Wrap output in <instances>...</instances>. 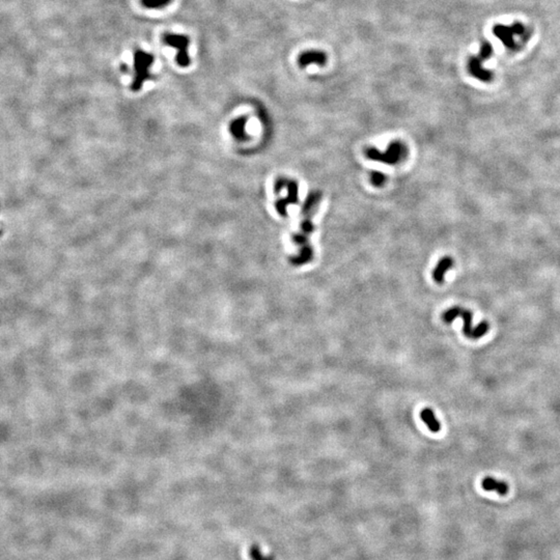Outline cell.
<instances>
[{
	"instance_id": "obj_1",
	"label": "cell",
	"mask_w": 560,
	"mask_h": 560,
	"mask_svg": "<svg viewBox=\"0 0 560 560\" xmlns=\"http://www.w3.org/2000/svg\"><path fill=\"white\" fill-rule=\"evenodd\" d=\"M407 146L400 142V140H393L389 144L386 152H380L376 148H366L364 155L368 160L378 161L382 163H386L389 165H394L402 162L408 156Z\"/></svg>"
},
{
	"instance_id": "obj_2",
	"label": "cell",
	"mask_w": 560,
	"mask_h": 560,
	"mask_svg": "<svg viewBox=\"0 0 560 560\" xmlns=\"http://www.w3.org/2000/svg\"><path fill=\"white\" fill-rule=\"evenodd\" d=\"M154 60V56L148 52L140 49L134 52V79L131 86L134 91H138L143 87L145 81L152 78L150 66Z\"/></svg>"
},
{
	"instance_id": "obj_3",
	"label": "cell",
	"mask_w": 560,
	"mask_h": 560,
	"mask_svg": "<svg viewBox=\"0 0 560 560\" xmlns=\"http://www.w3.org/2000/svg\"><path fill=\"white\" fill-rule=\"evenodd\" d=\"M163 43L167 46L173 47L178 50L177 62L182 67H187L190 64V57L188 53V47L190 40L183 34L165 33L163 34Z\"/></svg>"
},
{
	"instance_id": "obj_4",
	"label": "cell",
	"mask_w": 560,
	"mask_h": 560,
	"mask_svg": "<svg viewBox=\"0 0 560 560\" xmlns=\"http://www.w3.org/2000/svg\"><path fill=\"white\" fill-rule=\"evenodd\" d=\"M472 312L470 310L464 309L460 306H454L446 310L442 314V319L445 323L449 324L452 321L456 320L457 318H462L464 320V328L463 332L468 338L473 337V328H472Z\"/></svg>"
},
{
	"instance_id": "obj_5",
	"label": "cell",
	"mask_w": 560,
	"mask_h": 560,
	"mask_svg": "<svg viewBox=\"0 0 560 560\" xmlns=\"http://www.w3.org/2000/svg\"><path fill=\"white\" fill-rule=\"evenodd\" d=\"M454 265V261L450 256L442 258L433 271V279L438 285H442L445 280V274Z\"/></svg>"
},
{
	"instance_id": "obj_6",
	"label": "cell",
	"mask_w": 560,
	"mask_h": 560,
	"mask_svg": "<svg viewBox=\"0 0 560 560\" xmlns=\"http://www.w3.org/2000/svg\"><path fill=\"white\" fill-rule=\"evenodd\" d=\"M327 57L325 53L321 51H306L302 53L299 57V64L302 67H305L306 65L310 63H317L320 65H324L326 63Z\"/></svg>"
},
{
	"instance_id": "obj_7",
	"label": "cell",
	"mask_w": 560,
	"mask_h": 560,
	"mask_svg": "<svg viewBox=\"0 0 560 560\" xmlns=\"http://www.w3.org/2000/svg\"><path fill=\"white\" fill-rule=\"evenodd\" d=\"M483 489L488 492H497L499 495H506L508 493V484L504 481L497 480L493 477H485L481 481Z\"/></svg>"
},
{
	"instance_id": "obj_8",
	"label": "cell",
	"mask_w": 560,
	"mask_h": 560,
	"mask_svg": "<svg viewBox=\"0 0 560 560\" xmlns=\"http://www.w3.org/2000/svg\"><path fill=\"white\" fill-rule=\"evenodd\" d=\"M420 418H422L423 422L428 426V428L431 430V432H433V433L440 432L441 425L439 423V420L436 418L433 410H431L429 408L424 409L422 412H420Z\"/></svg>"
},
{
	"instance_id": "obj_9",
	"label": "cell",
	"mask_w": 560,
	"mask_h": 560,
	"mask_svg": "<svg viewBox=\"0 0 560 560\" xmlns=\"http://www.w3.org/2000/svg\"><path fill=\"white\" fill-rule=\"evenodd\" d=\"M312 256H313L312 247L310 246V245L307 244V245H304V246H302V248L300 250V253L298 255L291 258V263L295 266H301V265L309 263L312 260Z\"/></svg>"
},
{
	"instance_id": "obj_10",
	"label": "cell",
	"mask_w": 560,
	"mask_h": 560,
	"mask_svg": "<svg viewBox=\"0 0 560 560\" xmlns=\"http://www.w3.org/2000/svg\"><path fill=\"white\" fill-rule=\"evenodd\" d=\"M321 197H322V193L319 192V191H316V192H311L309 193V195L307 196V198L305 199L304 203H303V207H302V213L303 214H307L309 213L311 209L316 206L318 204V202L321 200Z\"/></svg>"
},
{
	"instance_id": "obj_11",
	"label": "cell",
	"mask_w": 560,
	"mask_h": 560,
	"mask_svg": "<svg viewBox=\"0 0 560 560\" xmlns=\"http://www.w3.org/2000/svg\"><path fill=\"white\" fill-rule=\"evenodd\" d=\"M370 184L375 187H382L387 181V176L381 171H371L369 174Z\"/></svg>"
},
{
	"instance_id": "obj_12",
	"label": "cell",
	"mask_w": 560,
	"mask_h": 560,
	"mask_svg": "<svg viewBox=\"0 0 560 560\" xmlns=\"http://www.w3.org/2000/svg\"><path fill=\"white\" fill-rule=\"evenodd\" d=\"M140 3L147 9L158 10L168 6L171 3V0H140Z\"/></svg>"
},
{
	"instance_id": "obj_13",
	"label": "cell",
	"mask_w": 560,
	"mask_h": 560,
	"mask_svg": "<svg viewBox=\"0 0 560 560\" xmlns=\"http://www.w3.org/2000/svg\"><path fill=\"white\" fill-rule=\"evenodd\" d=\"M488 328H489V326H488V323H487V322H485V321L480 322V323L477 325V327H475V328L473 329V337H472V339H478V338L482 337V336L488 331Z\"/></svg>"
},
{
	"instance_id": "obj_14",
	"label": "cell",
	"mask_w": 560,
	"mask_h": 560,
	"mask_svg": "<svg viewBox=\"0 0 560 560\" xmlns=\"http://www.w3.org/2000/svg\"><path fill=\"white\" fill-rule=\"evenodd\" d=\"M250 553H251V557H252L253 560H275V557L272 556V555H270V556L264 555L262 553V551L260 550V548L256 547V546L252 547Z\"/></svg>"
},
{
	"instance_id": "obj_15",
	"label": "cell",
	"mask_w": 560,
	"mask_h": 560,
	"mask_svg": "<svg viewBox=\"0 0 560 560\" xmlns=\"http://www.w3.org/2000/svg\"><path fill=\"white\" fill-rule=\"evenodd\" d=\"M300 227H301V232L305 234L306 236L311 235V234L313 232V230H314V225H313V223H312V221H311V219H310L309 216H307V217L301 222Z\"/></svg>"
},
{
	"instance_id": "obj_16",
	"label": "cell",
	"mask_w": 560,
	"mask_h": 560,
	"mask_svg": "<svg viewBox=\"0 0 560 560\" xmlns=\"http://www.w3.org/2000/svg\"><path fill=\"white\" fill-rule=\"evenodd\" d=\"M293 241L295 244L297 245H300V246H304V245H307L308 244V238L305 234L303 232H297L293 236Z\"/></svg>"
}]
</instances>
